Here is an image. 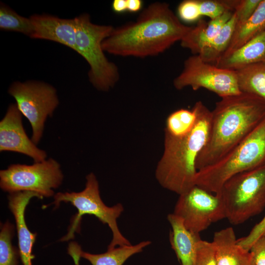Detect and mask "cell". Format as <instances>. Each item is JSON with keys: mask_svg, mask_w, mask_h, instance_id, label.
Returning a JSON list of instances; mask_svg holds the SVG:
<instances>
[{"mask_svg": "<svg viewBox=\"0 0 265 265\" xmlns=\"http://www.w3.org/2000/svg\"><path fill=\"white\" fill-rule=\"evenodd\" d=\"M178 90L190 87L193 90H209L221 98L241 93L235 71L223 69L192 55L184 62L181 73L173 80Z\"/></svg>", "mask_w": 265, "mask_h": 265, "instance_id": "obj_10", "label": "cell"}, {"mask_svg": "<svg viewBox=\"0 0 265 265\" xmlns=\"http://www.w3.org/2000/svg\"><path fill=\"white\" fill-rule=\"evenodd\" d=\"M265 118V101L247 93L217 102L211 111L209 137L196 162L198 171L216 163Z\"/></svg>", "mask_w": 265, "mask_h": 265, "instance_id": "obj_2", "label": "cell"}, {"mask_svg": "<svg viewBox=\"0 0 265 265\" xmlns=\"http://www.w3.org/2000/svg\"><path fill=\"white\" fill-rule=\"evenodd\" d=\"M171 230L169 240L181 265H192L194 260L199 234L192 232L185 226L183 220L173 213L167 215Z\"/></svg>", "mask_w": 265, "mask_h": 265, "instance_id": "obj_16", "label": "cell"}, {"mask_svg": "<svg viewBox=\"0 0 265 265\" xmlns=\"http://www.w3.org/2000/svg\"><path fill=\"white\" fill-rule=\"evenodd\" d=\"M8 93L30 122L32 130L31 139L37 145L42 136L47 117L53 115L58 105L55 89L41 81H15L10 85Z\"/></svg>", "mask_w": 265, "mask_h": 265, "instance_id": "obj_9", "label": "cell"}, {"mask_svg": "<svg viewBox=\"0 0 265 265\" xmlns=\"http://www.w3.org/2000/svg\"><path fill=\"white\" fill-rule=\"evenodd\" d=\"M151 243L143 241L135 245L118 246L109 249L105 253L94 254L80 250V256L88 260L92 265H123L132 256L141 252Z\"/></svg>", "mask_w": 265, "mask_h": 265, "instance_id": "obj_20", "label": "cell"}, {"mask_svg": "<svg viewBox=\"0 0 265 265\" xmlns=\"http://www.w3.org/2000/svg\"><path fill=\"white\" fill-rule=\"evenodd\" d=\"M250 251L255 265H265V231L254 241Z\"/></svg>", "mask_w": 265, "mask_h": 265, "instance_id": "obj_31", "label": "cell"}, {"mask_svg": "<svg viewBox=\"0 0 265 265\" xmlns=\"http://www.w3.org/2000/svg\"><path fill=\"white\" fill-rule=\"evenodd\" d=\"M127 11L135 13L141 9L143 2L141 0H127Z\"/></svg>", "mask_w": 265, "mask_h": 265, "instance_id": "obj_34", "label": "cell"}, {"mask_svg": "<svg viewBox=\"0 0 265 265\" xmlns=\"http://www.w3.org/2000/svg\"><path fill=\"white\" fill-rule=\"evenodd\" d=\"M192 265H217L212 242L202 239L198 243L196 256Z\"/></svg>", "mask_w": 265, "mask_h": 265, "instance_id": "obj_27", "label": "cell"}, {"mask_svg": "<svg viewBox=\"0 0 265 265\" xmlns=\"http://www.w3.org/2000/svg\"><path fill=\"white\" fill-rule=\"evenodd\" d=\"M234 12H227L219 17L207 22L199 20L181 41L182 47L188 49L193 55H198L219 33L231 18Z\"/></svg>", "mask_w": 265, "mask_h": 265, "instance_id": "obj_18", "label": "cell"}, {"mask_svg": "<svg viewBox=\"0 0 265 265\" xmlns=\"http://www.w3.org/2000/svg\"><path fill=\"white\" fill-rule=\"evenodd\" d=\"M200 14L211 20L222 16L227 12H234L237 0H198Z\"/></svg>", "mask_w": 265, "mask_h": 265, "instance_id": "obj_26", "label": "cell"}, {"mask_svg": "<svg viewBox=\"0 0 265 265\" xmlns=\"http://www.w3.org/2000/svg\"><path fill=\"white\" fill-rule=\"evenodd\" d=\"M212 242L217 265H255L252 253L238 244L232 227L215 232Z\"/></svg>", "mask_w": 265, "mask_h": 265, "instance_id": "obj_15", "label": "cell"}, {"mask_svg": "<svg viewBox=\"0 0 265 265\" xmlns=\"http://www.w3.org/2000/svg\"><path fill=\"white\" fill-rule=\"evenodd\" d=\"M111 8L117 13L127 11V0H114L111 4Z\"/></svg>", "mask_w": 265, "mask_h": 265, "instance_id": "obj_33", "label": "cell"}, {"mask_svg": "<svg viewBox=\"0 0 265 265\" xmlns=\"http://www.w3.org/2000/svg\"><path fill=\"white\" fill-rule=\"evenodd\" d=\"M193 107L197 121L189 133L180 137L165 133L163 153L155 171L159 185L179 195L195 186L196 160L209 135L211 111L200 101Z\"/></svg>", "mask_w": 265, "mask_h": 265, "instance_id": "obj_3", "label": "cell"}, {"mask_svg": "<svg viewBox=\"0 0 265 265\" xmlns=\"http://www.w3.org/2000/svg\"><path fill=\"white\" fill-rule=\"evenodd\" d=\"M265 61V30L242 46L222 57L216 64L218 67L237 71L248 65Z\"/></svg>", "mask_w": 265, "mask_h": 265, "instance_id": "obj_17", "label": "cell"}, {"mask_svg": "<svg viewBox=\"0 0 265 265\" xmlns=\"http://www.w3.org/2000/svg\"><path fill=\"white\" fill-rule=\"evenodd\" d=\"M237 25L234 14L217 35L198 54L205 62L215 65L225 53Z\"/></svg>", "mask_w": 265, "mask_h": 265, "instance_id": "obj_22", "label": "cell"}, {"mask_svg": "<svg viewBox=\"0 0 265 265\" xmlns=\"http://www.w3.org/2000/svg\"><path fill=\"white\" fill-rule=\"evenodd\" d=\"M262 0H237L234 14L237 25L246 22L254 13Z\"/></svg>", "mask_w": 265, "mask_h": 265, "instance_id": "obj_28", "label": "cell"}, {"mask_svg": "<svg viewBox=\"0 0 265 265\" xmlns=\"http://www.w3.org/2000/svg\"><path fill=\"white\" fill-rule=\"evenodd\" d=\"M265 164V118L213 164L197 171L195 185L214 194L233 176Z\"/></svg>", "mask_w": 265, "mask_h": 265, "instance_id": "obj_4", "label": "cell"}, {"mask_svg": "<svg viewBox=\"0 0 265 265\" xmlns=\"http://www.w3.org/2000/svg\"><path fill=\"white\" fill-rule=\"evenodd\" d=\"M84 189L80 192H58L54 195L53 204L57 208L62 202L70 203L78 210L74 216L68 234L62 238L66 241L74 237V233L80 231L82 216L84 214L95 216L103 224H106L112 233V238L107 249L118 246L131 245V243L121 233L117 224V219L124 211L121 203L112 207L106 206L100 194L99 184L95 175L90 173L86 177Z\"/></svg>", "mask_w": 265, "mask_h": 265, "instance_id": "obj_6", "label": "cell"}, {"mask_svg": "<svg viewBox=\"0 0 265 265\" xmlns=\"http://www.w3.org/2000/svg\"><path fill=\"white\" fill-rule=\"evenodd\" d=\"M33 197L41 198L39 194L31 191H18L9 193V208L15 218L18 234L20 259L23 265H32L33 258L32 249L36 234L28 229L25 219V211L30 200Z\"/></svg>", "mask_w": 265, "mask_h": 265, "instance_id": "obj_14", "label": "cell"}, {"mask_svg": "<svg viewBox=\"0 0 265 265\" xmlns=\"http://www.w3.org/2000/svg\"><path fill=\"white\" fill-rule=\"evenodd\" d=\"M173 213L183 220L189 230L198 234L226 217L221 195L196 185L179 195Z\"/></svg>", "mask_w": 265, "mask_h": 265, "instance_id": "obj_11", "label": "cell"}, {"mask_svg": "<svg viewBox=\"0 0 265 265\" xmlns=\"http://www.w3.org/2000/svg\"><path fill=\"white\" fill-rule=\"evenodd\" d=\"M265 231V215L245 237L238 239V243L244 248L250 250L254 241Z\"/></svg>", "mask_w": 265, "mask_h": 265, "instance_id": "obj_30", "label": "cell"}, {"mask_svg": "<svg viewBox=\"0 0 265 265\" xmlns=\"http://www.w3.org/2000/svg\"><path fill=\"white\" fill-rule=\"evenodd\" d=\"M235 71L241 92L256 95L265 101V61Z\"/></svg>", "mask_w": 265, "mask_h": 265, "instance_id": "obj_21", "label": "cell"}, {"mask_svg": "<svg viewBox=\"0 0 265 265\" xmlns=\"http://www.w3.org/2000/svg\"><path fill=\"white\" fill-rule=\"evenodd\" d=\"M29 18L33 26L30 38L55 42L76 51L74 19H62L46 14H34Z\"/></svg>", "mask_w": 265, "mask_h": 265, "instance_id": "obj_13", "label": "cell"}, {"mask_svg": "<svg viewBox=\"0 0 265 265\" xmlns=\"http://www.w3.org/2000/svg\"><path fill=\"white\" fill-rule=\"evenodd\" d=\"M0 151L26 155L34 162L46 159V152L38 148L26 134L22 123V114L16 104L9 105L0 122Z\"/></svg>", "mask_w": 265, "mask_h": 265, "instance_id": "obj_12", "label": "cell"}, {"mask_svg": "<svg viewBox=\"0 0 265 265\" xmlns=\"http://www.w3.org/2000/svg\"><path fill=\"white\" fill-rule=\"evenodd\" d=\"M219 194L226 215L233 225L244 223L265 208V164L229 179Z\"/></svg>", "mask_w": 265, "mask_h": 265, "instance_id": "obj_7", "label": "cell"}, {"mask_svg": "<svg viewBox=\"0 0 265 265\" xmlns=\"http://www.w3.org/2000/svg\"><path fill=\"white\" fill-rule=\"evenodd\" d=\"M0 28L5 31L20 32L31 37L33 26L30 18L19 15L3 3L0 6Z\"/></svg>", "mask_w": 265, "mask_h": 265, "instance_id": "obj_24", "label": "cell"}, {"mask_svg": "<svg viewBox=\"0 0 265 265\" xmlns=\"http://www.w3.org/2000/svg\"><path fill=\"white\" fill-rule=\"evenodd\" d=\"M14 226L8 221L2 225L0 232V265H18L19 249L12 245Z\"/></svg>", "mask_w": 265, "mask_h": 265, "instance_id": "obj_25", "label": "cell"}, {"mask_svg": "<svg viewBox=\"0 0 265 265\" xmlns=\"http://www.w3.org/2000/svg\"><path fill=\"white\" fill-rule=\"evenodd\" d=\"M264 30L265 0H262L252 15L244 23L236 26L229 46L222 57L231 53Z\"/></svg>", "mask_w": 265, "mask_h": 265, "instance_id": "obj_19", "label": "cell"}, {"mask_svg": "<svg viewBox=\"0 0 265 265\" xmlns=\"http://www.w3.org/2000/svg\"><path fill=\"white\" fill-rule=\"evenodd\" d=\"M74 19L75 51L89 64L88 78L92 84L99 90L108 91L116 84L120 75L116 65L106 56L102 42L110 35L114 27L94 24L89 14L86 13Z\"/></svg>", "mask_w": 265, "mask_h": 265, "instance_id": "obj_5", "label": "cell"}, {"mask_svg": "<svg viewBox=\"0 0 265 265\" xmlns=\"http://www.w3.org/2000/svg\"><path fill=\"white\" fill-rule=\"evenodd\" d=\"M197 121V113L193 107L190 110L181 108L171 113L166 122L165 133L174 137L187 134L193 128Z\"/></svg>", "mask_w": 265, "mask_h": 265, "instance_id": "obj_23", "label": "cell"}, {"mask_svg": "<svg viewBox=\"0 0 265 265\" xmlns=\"http://www.w3.org/2000/svg\"><path fill=\"white\" fill-rule=\"evenodd\" d=\"M80 246L76 242H71L68 248V253L73 259L75 265H80L79 261L80 258Z\"/></svg>", "mask_w": 265, "mask_h": 265, "instance_id": "obj_32", "label": "cell"}, {"mask_svg": "<svg viewBox=\"0 0 265 265\" xmlns=\"http://www.w3.org/2000/svg\"><path fill=\"white\" fill-rule=\"evenodd\" d=\"M179 18L183 21L191 23L199 20L201 16L198 0H185L178 7Z\"/></svg>", "mask_w": 265, "mask_h": 265, "instance_id": "obj_29", "label": "cell"}, {"mask_svg": "<svg viewBox=\"0 0 265 265\" xmlns=\"http://www.w3.org/2000/svg\"><path fill=\"white\" fill-rule=\"evenodd\" d=\"M63 178L60 164L51 158L29 165L13 164L0 170V186L9 193L33 192L42 199L53 196V189L60 186Z\"/></svg>", "mask_w": 265, "mask_h": 265, "instance_id": "obj_8", "label": "cell"}, {"mask_svg": "<svg viewBox=\"0 0 265 265\" xmlns=\"http://www.w3.org/2000/svg\"><path fill=\"white\" fill-rule=\"evenodd\" d=\"M190 28L180 22L168 4L155 2L135 21L114 28L102 48L105 52L123 57L156 56L181 41Z\"/></svg>", "mask_w": 265, "mask_h": 265, "instance_id": "obj_1", "label": "cell"}]
</instances>
